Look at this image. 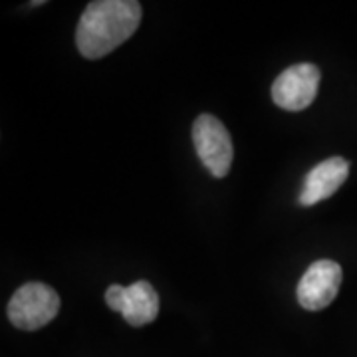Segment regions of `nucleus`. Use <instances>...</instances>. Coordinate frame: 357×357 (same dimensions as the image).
Instances as JSON below:
<instances>
[{"label": "nucleus", "mask_w": 357, "mask_h": 357, "mask_svg": "<svg viewBox=\"0 0 357 357\" xmlns=\"http://www.w3.org/2000/svg\"><path fill=\"white\" fill-rule=\"evenodd\" d=\"M60 312V296L42 282L20 286L8 302L6 314L18 330L34 332L48 326Z\"/></svg>", "instance_id": "nucleus-2"}, {"label": "nucleus", "mask_w": 357, "mask_h": 357, "mask_svg": "<svg viewBox=\"0 0 357 357\" xmlns=\"http://www.w3.org/2000/svg\"><path fill=\"white\" fill-rule=\"evenodd\" d=\"M344 272L333 260H318L307 268L298 284V302L304 310L319 312L328 307L340 292Z\"/></svg>", "instance_id": "nucleus-6"}, {"label": "nucleus", "mask_w": 357, "mask_h": 357, "mask_svg": "<svg viewBox=\"0 0 357 357\" xmlns=\"http://www.w3.org/2000/svg\"><path fill=\"white\" fill-rule=\"evenodd\" d=\"M105 302L133 328L151 324L159 314V294L145 280L133 282L131 286L112 284L105 290Z\"/></svg>", "instance_id": "nucleus-5"}, {"label": "nucleus", "mask_w": 357, "mask_h": 357, "mask_svg": "<svg viewBox=\"0 0 357 357\" xmlns=\"http://www.w3.org/2000/svg\"><path fill=\"white\" fill-rule=\"evenodd\" d=\"M347 175H349V163L344 157H330L321 161L306 175L298 201L304 206H312L319 201L330 199L344 185Z\"/></svg>", "instance_id": "nucleus-7"}, {"label": "nucleus", "mask_w": 357, "mask_h": 357, "mask_svg": "<svg viewBox=\"0 0 357 357\" xmlns=\"http://www.w3.org/2000/svg\"><path fill=\"white\" fill-rule=\"evenodd\" d=\"M192 143L199 159L213 177L222 178L229 175L234 149L229 129L218 117L211 114L199 115L192 123Z\"/></svg>", "instance_id": "nucleus-3"}, {"label": "nucleus", "mask_w": 357, "mask_h": 357, "mask_svg": "<svg viewBox=\"0 0 357 357\" xmlns=\"http://www.w3.org/2000/svg\"><path fill=\"white\" fill-rule=\"evenodd\" d=\"M319 68L310 62L290 66L272 84V100L286 112H302L316 100L319 88Z\"/></svg>", "instance_id": "nucleus-4"}, {"label": "nucleus", "mask_w": 357, "mask_h": 357, "mask_svg": "<svg viewBox=\"0 0 357 357\" xmlns=\"http://www.w3.org/2000/svg\"><path fill=\"white\" fill-rule=\"evenodd\" d=\"M143 10L137 0L89 2L77 22V50L88 60H100L135 34Z\"/></svg>", "instance_id": "nucleus-1"}]
</instances>
